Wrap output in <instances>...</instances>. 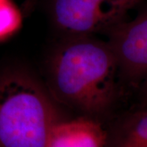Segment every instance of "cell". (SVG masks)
Instances as JSON below:
<instances>
[{
	"instance_id": "6da1fadb",
	"label": "cell",
	"mask_w": 147,
	"mask_h": 147,
	"mask_svg": "<svg viewBox=\"0 0 147 147\" xmlns=\"http://www.w3.org/2000/svg\"><path fill=\"white\" fill-rule=\"evenodd\" d=\"M119 67L109 43L69 36L52 54L47 88L55 100L88 115L107 112L118 95Z\"/></svg>"
},
{
	"instance_id": "7a4b0ae2",
	"label": "cell",
	"mask_w": 147,
	"mask_h": 147,
	"mask_svg": "<svg viewBox=\"0 0 147 147\" xmlns=\"http://www.w3.org/2000/svg\"><path fill=\"white\" fill-rule=\"evenodd\" d=\"M61 119L57 101L33 74L0 70V147H45Z\"/></svg>"
},
{
	"instance_id": "3957f363",
	"label": "cell",
	"mask_w": 147,
	"mask_h": 147,
	"mask_svg": "<svg viewBox=\"0 0 147 147\" xmlns=\"http://www.w3.org/2000/svg\"><path fill=\"white\" fill-rule=\"evenodd\" d=\"M142 0H51L53 23L69 36L108 32Z\"/></svg>"
},
{
	"instance_id": "277c9868",
	"label": "cell",
	"mask_w": 147,
	"mask_h": 147,
	"mask_svg": "<svg viewBox=\"0 0 147 147\" xmlns=\"http://www.w3.org/2000/svg\"><path fill=\"white\" fill-rule=\"evenodd\" d=\"M107 34L119 79L139 87L147 76V8L131 21L120 22Z\"/></svg>"
},
{
	"instance_id": "5b68a950",
	"label": "cell",
	"mask_w": 147,
	"mask_h": 147,
	"mask_svg": "<svg viewBox=\"0 0 147 147\" xmlns=\"http://www.w3.org/2000/svg\"><path fill=\"white\" fill-rule=\"evenodd\" d=\"M108 137L100 123L88 116L61 119L49 132L45 147H105Z\"/></svg>"
},
{
	"instance_id": "8992f818",
	"label": "cell",
	"mask_w": 147,
	"mask_h": 147,
	"mask_svg": "<svg viewBox=\"0 0 147 147\" xmlns=\"http://www.w3.org/2000/svg\"><path fill=\"white\" fill-rule=\"evenodd\" d=\"M108 141L110 147H147V106L125 116Z\"/></svg>"
},
{
	"instance_id": "52a82bcc",
	"label": "cell",
	"mask_w": 147,
	"mask_h": 147,
	"mask_svg": "<svg viewBox=\"0 0 147 147\" xmlns=\"http://www.w3.org/2000/svg\"><path fill=\"white\" fill-rule=\"evenodd\" d=\"M23 16L11 0H0V42L8 40L20 30Z\"/></svg>"
},
{
	"instance_id": "ba28073f",
	"label": "cell",
	"mask_w": 147,
	"mask_h": 147,
	"mask_svg": "<svg viewBox=\"0 0 147 147\" xmlns=\"http://www.w3.org/2000/svg\"><path fill=\"white\" fill-rule=\"evenodd\" d=\"M139 88H140V96L142 101L141 106H147V76L139 85Z\"/></svg>"
},
{
	"instance_id": "9c48e42d",
	"label": "cell",
	"mask_w": 147,
	"mask_h": 147,
	"mask_svg": "<svg viewBox=\"0 0 147 147\" xmlns=\"http://www.w3.org/2000/svg\"><path fill=\"white\" fill-rule=\"evenodd\" d=\"M35 0H29V4H34Z\"/></svg>"
}]
</instances>
